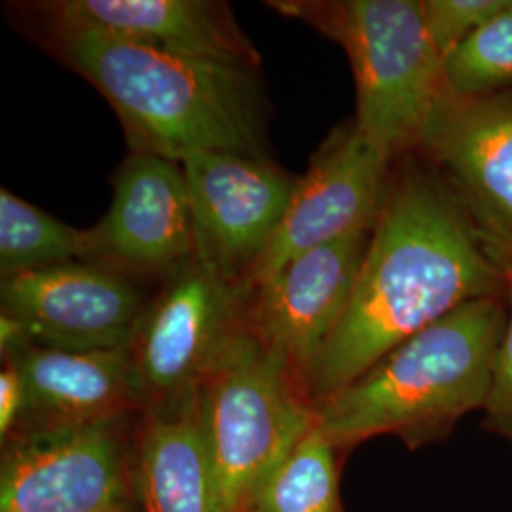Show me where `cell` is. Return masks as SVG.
<instances>
[{
    "instance_id": "1",
    "label": "cell",
    "mask_w": 512,
    "mask_h": 512,
    "mask_svg": "<svg viewBox=\"0 0 512 512\" xmlns=\"http://www.w3.org/2000/svg\"><path fill=\"white\" fill-rule=\"evenodd\" d=\"M507 293L439 169L418 152L395 158L348 308L302 382L306 397L317 410L450 311Z\"/></svg>"
},
{
    "instance_id": "2",
    "label": "cell",
    "mask_w": 512,
    "mask_h": 512,
    "mask_svg": "<svg viewBox=\"0 0 512 512\" xmlns=\"http://www.w3.org/2000/svg\"><path fill=\"white\" fill-rule=\"evenodd\" d=\"M33 10L38 38L109 101L133 154L177 164L196 152L266 158L256 67L167 54Z\"/></svg>"
},
{
    "instance_id": "3",
    "label": "cell",
    "mask_w": 512,
    "mask_h": 512,
    "mask_svg": "<svg viewBox=\"0 0 512 512\" xmlns=\"http://www.w3.org/2000/svg\"><path fill=\"white\" fill-rule=\"evenodd\" d=\"M507 323L501 298L450 311L321 404V431L342 456L382 435L410 450L448 439L465 414L484 410Z\"/></svg>"
},
{
    "instance_id": "4",
    "label": "cell",
    "mask_w": 512,
    "mask_h": 512,
    "mask_svg": "<svg viewBox=\"0 0 512 512\" xmlns=\"http://www.w3.org/2000/svg\"><path fill=\"white\" fill-rule=\"evenodd\" d=\"M348 54L355 78V128L393 158L418 152L442 90V57L427 33L421 0H281Z\"/></svg>"
},
{
    "instance_id": "5",
    "label": "cell",
    "mask_w": 512,
    "mask_h": 512,
    "mask_svg": "<svg viewBox=\"0 0 512 512\" xmlns=\"http://www.w3.org/2000/svg\"><path fill=\"white\" fill-rule=\"evenodd\" d=\"M198 399L220 512H249L264 482L317 423V410L289 365L247 329L224 349Z\"/></svg>"
},
{
    "instance_id": "6",
    "label": "cell",
    "mask_w": 512,
    "mask_h": 512,
    "mask_svg": "<svg viewBox=\"0 0 512 512\" xmlns=\"http://www.w3.org/2000/svg\"><path fill=\"white\" fill-rule=\"evenodd\" d=\"M137 418L19 433L2 446L0 512H141Z\"/></svg>"
},
{
    "instance_id": "7",
    "label": "cell",
    "mask_w": 512,
    "mask_h": 512,
    "mask_svg": "<svg viewBox=\"0 0 512 512\" xmlns=\"http://www.w3.org/2000/svg\"><path fill=\"white\" fill-rule=\"evenodd\" d=\"M247 300L198 258L167 275L150 296L128 357L145 410L196 393L245 327Z\"/></svg>"
},
{
    "instance_id": "8",
    "label": "cell",
    "mask_w": 512,
    "mask_h": 512,
    "mask_svg": "<svg viewBox=\"0 0 512 512\" xmlns=\"http://www.w3.org/2000/svg\"><path fill=\"white\" fill-rule=\"evenodd\" d=\"M418 152L454 188L482 253L511 281L512 90L461 97L442 86Z\"/></svg>"
},
{
    "instance_id": "9",
    "label": "cell",
    "mask_w": 512,
    "mask_h": 512,
    "mask_svg": "<svg viewBox=\"0 0 512 512\" xmlns=\"http://www.w3.org/2000/svg\"><path fill=\"white\" fill-rule=\"evenodd\" d=\"M395 158L355 124L334 129L298 177L293 200L274 238L241 283L245 300L296 256L370 232L384 202Z\"/></svg>"
},
{
    "instance_id": "10",
    "label": "cell",
    "mask_w": 512,
    "mask_h": 512,
    "mask_svg": "<svg viewBox=\"0 0 512 512\" xmlns=\"http://www.w3.org/2000/svg\"><path fill=\"white\" fill-rule=\"evenodd\" d=\"M196 228V258L239 285L293 200L296 181L268 158L196 152L181 162Z\"/></svg>"
},
{
    "instance_id": "11",
    "label": "cell",
    "mask_w": 512,
    "mask_h": 512,
    "mask_svg": "<svg viewBox=\"0 0 512 512\" xmlns=\"http://www.w3.org/2000/svg\"><path fill=\"white\" fill-rule=\"evenodd\" d=\"M150 296L141 283L95 262H69L2 279L0 315L27 340L63 351L128 348Z\"/></svg>"
},
{
    "instance_id": "12",
    "label": "cell",
    "mask_w": 512,
    "mask_h": 512,
    "mask_svg": "<svg viewBox=\"0 0 512 512\" xmlns=\"http://www.w3.org/2000/svg\"><path fill=\"white\" fill-rule=\"evenodd\" d=\"M112 186L109 211L90 228V262L135 281H164L196 258V228L183 165L131 152Z\"/></svg>"
},
{
    "instance_id": "13",
    "label": "cell",
    "mask_w": 512,
    "mask_h": 512,
    "mask_svg": "<svg viewBox=\"0 0 512 512\" xmlns=\"http://www.w3.org/2000/svg\"><path fill=\"white\" fill-rule=\"evenodd\" d=\"M370 232L296 256L247 302L245 327L300 385L348 308Z\"/></svg>"
},
{
    "instance_id": "14",
    "label": "cell",
    "mask_w": 512,
    "mask_h": 512,
    "mask_svg": "<svg viewBox=\"0 0 512 512\" xmlns=\"http://www.w3.org/2000/svg\"><path fill=\"white\" fill-rule=\"evenodd\" d=\"M4 361L18 368L25 385V414L16 435L137 418L145 412L126 348L63 351L25 340L4 353Z\"/></svg>"
},
{
    "instance_id": "15",
    "label": "cell",
    "mask_w": 512,
    "mask_h": 512,
    "mask_svg": "<svg viewBox=\"0 0 512 512\" xmlns=\"http://www.w3.org/2000/svg\"><path fill=\"white\" fill-rule=\"evenodd\" d=\"M38 10L167 54L258 67L234 10L217 0H57Z\"/></svg>"
},
{
    "instance_id": "16",
    "label": "cell",
    "mask_w": 512,
    "mask_h": 512,
    "mask_svg": "<svg viewBox=\"0 0 512 512\" xmlns=\"http://www.w3.org/2000/svg\"><path fill=\"white\" fill-rule=\"evenodd\" d=\"M141 512H220L198 391L145 410L135 429Z\"/></svg>"
},
{
    "instance_id": "17",
    "label": "cell",
    "mask_w": 512,
    "mask_h": 512,
    "mask_svg": "<svg viewBox=\"0 0 512 512\" xmlns=\"http://www.w3.org/2000/svg\"><path fill=\"white\" fill-rule=\"evenodd\" d=\"M92 234L55 219L10 190H0L2 279L69 262H90Z\"/></svg>"
},
{
    "instance_id": "18",
    "label": "cell",
    "mask_w": 512,
    "mask_h": 512,
    "mask_svg": "<svg viewBox=\"0 0 512 512\" xmlns=\"http://www.w3.org/2000/svg\"><path fill=\"white\" fill-rule=\"evenodd\" d=\"M342 459L315 423L258 490L249 512H344Z\"/></svg>"
},
{
    "instance_id": "19",
    "label": "cell",
    "mask_w": 512,
    "mask_h": 512,
    "mask_svg": "<svg viewBox=\"0 0 512 512\" xmlns=\"http://www.w3.org/2000/svg\"><path fill=\"white\" fill-rule=\"evenodd\" d=\"M442 84L461 97L512 90V0L442 59Z\"/></svg>"
},
{
    "instance_id": "20",
    "label": "cell",
    "mask_w": 512,
    "mask_h": 512,
    "mask_svg": "<svg viewBox=\"0 0 512 512\" xmlns=\"http://www.w3.org/2000/svg\"><path fill=\"white\" fill-rule=\"evenodd\" d=\"M427 33L444 59L478 27L495 18L509 0H421Z\"/></svg>"
},
{
    "instance_id": "21",
    "label": "cell",
    "mask_w": 512,
    "mask_h": 512,
    "mask_svg": "<svg viewBox=\"0 0 512 512\" xmlns=\"http://www.w3.org/2000/svg\"><path fill=\"white\" fill-rule=\"evenodd\" d=\"M509 323L494 366L490 397L484 406V429L512 444V279L507 293Z\"/></svg>"
},
{
    "instance_id": "22",
    "label": "cell",
    "mask_w": 512,
    "mask_h": 512,
    "mask_svg": "<svg viewBox=\"0 0 512 512\" xmlns=\"http://www.w3.org/2000/svg\"><path fill=\"white\" fill-rule=\"evenodd\" d=\"M25 414V385L18 368L4 361L0 372V446L16 435Z\"/></svg>"
}]
</instances>
